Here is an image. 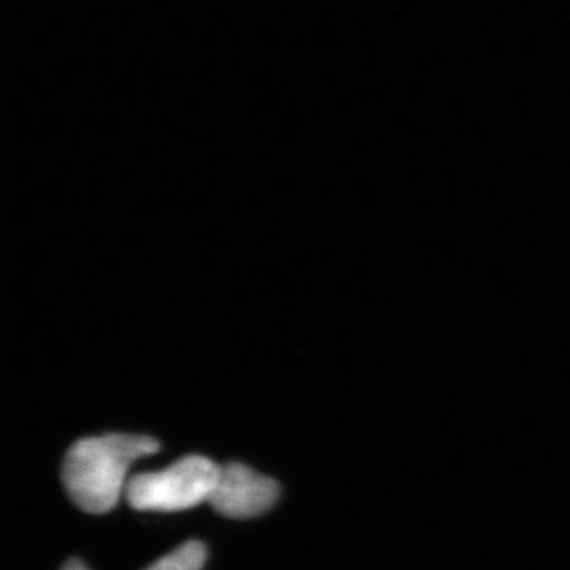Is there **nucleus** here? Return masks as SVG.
<instances>
[{
  "instance_id": "nucleus-3",
  "label": "nucleus",
  "mask_w": 570,
  "mask_h": 570,
  "mask_svg": "<svg viewBox=\"0 0 570 570\" xmlns=\"http://www.w3.org/2000/svg\"><path fill=\"white\" fill-rule=\"evenodd\" d=\"M276 480L258 474L242 463L224 464L208 502L227 519L246 520L264 515L279 498Z\"/></svg>"
},
{
  "instance_id": "nucleus-2",
  "label": "nucleus",
  "mask_w": 570,
  "mask_h": 570,
  "mask_svg": "<svg viewBox=\"0 0 570 570\" xmlns=\"http://www.w3.org/2000/svg\"><path fill=\"white\" fill-rule=\"evenodd\" d=\"M214 461L200 455L184 456L159 472L134 475L126 497L135 510L178 512L208 501L219 478Z\"/></svg>"
},
{
  "instance_id": "nucleus-4",
  "label": "nucleus",
  "mask_w": 570,
  "mask_h": 570,
  "mask_svg": "<svg viewBox=\"0 0 570 570\" xmlns=\"http://www.w3.org/2000/svg\"><path fill=\"white\" fill-rule=\"evenodd\" d=\"M205 561L206 547L204 543L190 540L145 570H202Z\"/></svg>"
},
{
  "instance_id": "nucleus-1",
  "label": "nucleus",
  "mask_w": 570,
  "mask_h": 570,
  "mask_svg": "<svg viewBox=\"0 0 570 570\" xmlns=\"http://www.w3.org/2000/svg\"><path fill=\"white\" fill-rule=\"evenodd\" d=\"M159 452V442L137 434H105L75 442L62 464V483L85 512H110L126 490L127 471L141 456Z\"/></svg>"
},
{
  "instance_id": "nucleus-5",
  "label": "nucleus",
  "mask_w": 570,
  "mask_h": 570,
  "mask_svg": "<svg viewBox=\"0 0 570 570\" xmlns=\"http://www.w3.org/2000/svg\"><path fill=\"white\" fill-rule=\"evenodd\" d=\"M61 570H89L86 568L85 562L78 560V558H71V560L67 561L66 564L62 566Z\"/></svg>"
}]
</instances>
